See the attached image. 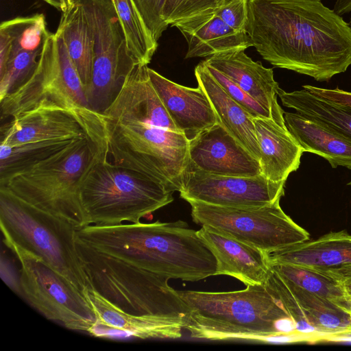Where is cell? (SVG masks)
Returning a JSON list of instances; mask_svg holds the SVG:
<instances>
[{
    "label": "cell",
    "mask_w": 351,
    "mask_h": 351,
    "mask_svg": "<svg viewBox=\"0 0 351 351\" xmlns=\"http://www.w3.org/2000/svg\"><path fill=\"white\" fill-rule=\"evenodd\" d=\"M128 49L137 64L147 65L158 47L132 0H111Z\"/></svg>",
    "instance_id": "30"
},
{
    "label": "cell",
    "mask_w": 351,
    "mask_h": 351,
    "mask_svg": "<svg viewBox=\"0 0 351 351\" xmlns=\"http://www.w3.org/2000/svg\"><path fill=\"white\" fill-rule=\"evenodd\" d=\"M348 184L351 186V181Z\"/></svg>",
    "instance_id": "44"
},
{
    "label": "cell",
    "mask_w": 351,
    "mask_h": 351,
    "mask_svg": "<svg viewBox=\"0 0 351 351\" xmlns=\"http://www.w3.org/2000/svg\"><path fill=\"white\" fill-rule=\"evenodd\" d=\"M93 38V64L85 89L88 107L102 112L138 64L132 58L111 0H80Z\"/></svg>",
    "instance_id": "11"
},
{
    "label": "cell",
    "mask_w": 351,
    "mask_h": 351,
    "mask_svg": "<svg viewBox=\"0 0 351 351\" xmlns=\"http://www.w3.org/2000/svg\"><path fill=\"white\" fill-rule=\"evenodd\" d=\"M1 131V144L7 145L86 138L109 155L104 116L86 107L67 108L41 104L12 117Z\"/></svg>",
    "instance_id": "13"
},
{
    "label": "cell",
    "mask_w": 351,
    "mask_h": 351,
    "mask_svg": "<svg viewBox=\"0 0 351 351\" xmlns=\"http://www.w3.org/2000/svg\"><path fill=\"white\" fill-rule=\"evenodd\" d=\"M82 293L97 318L95 327L90 334L93 336L109 337L124 333L143 339H178L182 337V330L185 328L186 322L182 319L130 315L90 287Z\"/></svg>",
    "instance_id": "17"
},
{
    "label": "cell",
    "mask_w": 351,
    "mask_h": 351,
    "mask_svg": "<svg viewBox=\"0 0 351 351\" xmlns=\"http://www.w3.org/2000/svg\"><path fill=\"white\" fill-rule=\"evenodd\" d=\"M286 181L256 176H226L186 171L180 194L186 202L225 207H259L271 204L285 194Z\"/></svg>",
    "instance_id": "14"
},
{
    "label": "cell",
    "mask_w": 351,
    "mask_h": 351,
    "mask_svg": "<svg viewBox=\"0 0 351 351\" xmlns=\"http://www.w3.org/2000/svg\"><path fill=\"white\" fill-rule=\"evenodd\" d=\"M0 30L5 32L10 37L12 51L42 53L51 35L47 28L43 14L16 17L3 21Z\"/></svg>",
    "instance_id": "31"
},
{
    "label": "cell",
    "mask_w": 351,
    "mask_h": 351,
    "mask_svg": "<svg viewBox=\"0 0 351 351\" xmlns=\"http://www.w3.org/2000/svg\"><path fill=\"white\" fill-rule=\"evenodd\" d=\"M350 314H351V312H350Z\"/></svg>",
    "instance_id": "45"
},
{
    "label": "cell",
    "mask_w": 351,
    "mask_h": 351,
    "mask_svg": "<svg viewBox=\"0 0 351 351\" xmlns=\"http://www.w3.org/2000/svg\"><path fill=\"white\" fill-rule=\"evenodd\" d=\"M195 76L208 98L218 123L259 161L261 152L252 117L226 93L203 61L196 66Z\"/></svg>",
    "instance_id": "23"
},
{
    "label": "cell",
    "mask_w": 351,
    "mask_h": 351,
    "mask_svg": "<svg viewBox=\"0 0 351 351\" xmlns=\"http://www.w3.org/2000/svg\"><path fill=\"white\" fill-rule=\"evenodd\" d=\"M224 0H167L163 18L168 25L187 19L215 13Z\"/></svg>",
    "instance_id": "33"
},
{
    "label": "cell",
    "mask_w": 351,
    "mask_h": 351,
    "mask_svg": "<svg viewBox=\"0 0 351 351\" xmlns=\"http://www.w3.org/2000/svg\"><path fill=\"white\" fill-rule=\"evenodd\" d=\"M0 225L5 243H13L40 258L80 291L90 287L73 223L0 187Z\"/></svg>",
    "instance_id": "8"
},
{
    "label": "cell",
    "mask_w": 351,
    "mask_h": 351,
    "mask_svg": "<svg viewBox=\"0 0 351 351\" xmlns=\"http://www.w3.org/2000/svg\"><path fill=\"white\" fill-rule=\"evenodd\" d=\"M0 104L2 119L12 118L40 104L67 108H89L59 27L47 40L33 73L0 100Z\"/></svg>",
    "instance_id": "10"
},
{
    "label": "cell",
    "mask_w": 351,
    "mask_h": 351,
    "mask_svg": "<svg viewBox=\"0 0 351 351\" xmlns=\"http://www.w3.org/2000/svg\"><path fill=\"white\" fill-rule=\"evenodd\" d=\"M348 23H349L350 26L351 27V17L350 19V21H349Z\"/></svg>",
    "instance_id": "43"
},
{
    "label": "cell",
    "mask_w": 351,
    "mask_h": 351,
    "mask_svg": "<svg viewBox=\"0 0 351 351\" xmlns=\"http://www.w3.org/2000/svg\"><path fill=\"white\" fill-rule=\"evenodd\" d=\"M77 247L90 288L122 311L187 322L189 308L168 278L99 252L77 237Z\"/></svg>",
    "instance_id": "7"
},
{
    "label": "cell",
    "mask_w": 351,
    "mask_h": 351,
    "mask_svg": "<svg viewBox=\"0 0 351 351\" xmlns=\"http://www.w3.org/2000/svg\"><path fill=\"white\" fill-rule=\"evenodd\" d=\"M282 278L298 303L308 322L322 339L351 333L350 313L331 300L306 291Z\"/></svg>",
    "instance_id": "25"
},
{
    "label": "cell",
    "mask_w": 351,
    "mask_h": 351,
    "mask_svg": "<svg viewBox=\"0 0 351 351\" xmlns=\"http://www.w3.org/2000/svg\"><path fill=\"white\" fill-rule=\"evenodd\" d=\"M154 39L158 42L169 26L163 18L167 0H132Z\"/></svg>",
    "instance_id": "35"
},
{
    "label": "cell",
    "mask_w": 351,
    "mask_h": 351,
    "mask_svg": "<svg viewBox=\"0 0 351 351\" xmlns=\"http://www.w3.org/2000/svg\"><path fill=\"white\" fill-rule=\"evenodd\" d=\"M83 243L169 279L197 281L216 276L217 262L198 230L184 221L89 225L77 230Z\"/></svg>",
    "instance_id": "3"
},
{
    "label": "cell",
    "mask_w": 351,
    "mask_h": 351,
    "mask_svg": "<svg viewBox=\"0 0 351 351\" xmlns=\"http://www.w3.org/2000/svg\"><path fill=\"white\" fill-rule=\"evenodd\" d=\"M74 139L45 140L15 145L0 144V181L53 156Z\"/></svg>",
    "instance_id": "28"
},
{
    "label": "cell",
    "mask_w": 351,
    "mask_h": 351,
    "mask_svg": "<svg viewBox=\"0 0 351 351\" xmlns=\"http://www.w3.org/2000/svg\"><path fill=\"white\" fill-rule=\"evenodd\" d=\"M261 152V174L274 182L286 181L300 165L303 154L300 145L287 128L270 118H253Z\"/></svg>",
    "instance_id": "22"
},
{
    "label": "cell",
    "mask_w": 351,
    "mask_h": 351,
    "mask_svg": "<svg viewBox=\"0 0 351 351\" xmlns=\"http://www.w3.org/2000/svg\"><path fill=\"white\" fill-rule=\"evenodd\" d=\"M148 74L176 127L189 141L218 123L210 101L201 87L178 84L149 67Z\"/></svg>",
    "instance_id": "18"
},
{
    "label": "cell",
    "mask_w": 351,
    "mask_h": 351,
    "mask_svg": "<svg viewBox=\"0 0 351 351\" xmlns=\"http://www.w3.org/2000/svg\"><path fill=\"white\" fill-rule=\"evenodd\" d=\"M62 12V0H43Z\"/></svg>",
    "instance_id": "40"
},
{
    "label": "cell",
    "mask_w": 351,
    "mask_h": 351,
    "mask_svg": "<svg viewBox=\"0 0 351 351\" xmlns=\"http://www.w3.org/2000/svg\"><path fill=\"white\" fill-rule=\"evenodd\" d=\"M282 278L298 287L335 302L351 312V299L345 293L343 284L312 269L291 264L270 265Z\"/></svg>",
    "instance_id": "29"
},
{
    "label": "cell",
    "mask_w": 351,
    "mask_h": 351,
    "mask_svg": "<svg viewBox=\"0 0 351 351\" xmlns=\"http://www.w3.org/2000/svg\"><path fill=\"white\" fill-rule=\"evenodd\" d=\"M333 10L339 16L351 12V0H336Z\"/></svg>",
    "instance_id": "38"
},
{
    "label": "cell",
    "mask_w": 351,
    "mask_h": 351,
    "mask_svg": "<svg viewBox=\"0 0 351 351\" xmlns=\"http://www.w3.org/2000/svg\"><path fill=\"white\" fill-rule=\"evenodd\" d=\"M198 233L216 258V275L234 277L246 286L265 285L271 267L265 252L206 226Z\"/></svg>",
    "instance_id": "20"
},
{
    "label": "cell",
    "mask_w": 351,
    "mask_h": 351,
    "mask_svg": "<svg viewBox=\"0 0 351 351\" xmlns=\"http://www.w3.org/2000/svg\"><path fill=\"white\" fill-rule=\"evenodd\" d=\"M233 1V0H224L223 5H225V4H226V3H229V2H230V1Z\"/></svg>",
    "instance_id": "42"
},
{
    "label": "cell",
    "mask_w": 351,
    "mask_h": 351,
    "mask_svg": "<svg viewBox=\"0 0 351 351\" xmlns=\"http://www.w3.org/2000/svg\"><path fill=\"white\" fill-rule=\"evenodd\" d=\"M186 171L226 176L261 174L259 161L219 123L189 141Z\"/></svg>",
    "instance_id": "15"
},
{
    "label": "cell",
    "mask_w": 351,
    "mask_h": 351,
    "mask_svg": "<svg viewBox=\"0 0 351 351\" xmlns=\"http://www.w3.org/2000/svg\"><path fill=\"white\" fill-rule=\"evenodd\" d=\"M343 287L346 294L351 299V280L343 282Z\"/></svg>",
    "instance_id": "41"
},
{
    "label": "cell",
    "mask_w": 351,
    "mask_h": 351,
    "mask_svg": "<svg viewBox=\"0 0 351 351\" xmlns=\"http://www.w3.org/2000/svg\"><path fill=\"white\" fill-rule=\"evenodd\" d=\"M269 265L291 264L326 274L343 283L351 280V234L332 232L313 240L266 254Z\"/></svg>",
    "instance_id": "16"
},
{
    "label": "cell",
    "mask_w": 351,
    "mask_h": 351,
    "mask_svg": "<svg viewBox=\"0 0 351 351\" xmlns=\"http://www.w3.org/2000/svg\"><path fill=\"white\" fill-rule=\"evenodd\" d=\"M247 1L233 0L216 10L215 14L236 31L245 32Z\"/></svg>",
    "instance_id": "36"
},
{
    "label": "cell",
    "mask_w": 351,
    "mask_h": 351,
    "mask_svg": "<svg viewBox=\"0 0 351 351\" xmlns=\"http://www.w3.org/2000/svg\"><path fill=\"white\" fill-rule=\"evenodd\" d=\"M283 106L298 114L318 120L344 136L351 138V109L324 100L302 88L286 92L277 90Z\"/></svg>",
    "instance_id": "27"
},
{
    "label": "cell",
    "mask_w": 351,
    "mask_h": 351,
    "mask_svg": "<svg viewBox=\"0 0 351 351\" xmlns=\"http://www.w3.org/2000/svg\"><path fill=\"white\" fill-rule=\"evenodd\" d=\"M172 191L150 177L99 158L78 191L86 226H113L141 218L173 201Z\"/></svg>",
    "instance_id": "6"
},
{
    "label": "cell",
    "mask_w": 351,
    "mask_h": 351,
    "mask_svg": "<svg viewBox=\"0 0 351 351\" xmlns=\"http://www.w3.org/2000/svg\"><path fill=\"white\" fill-rule=\"evenodd\" d=\"M58 27L85 92L92 77L93 38L80 1L68 12L62 14Z\"/></svg>",
    "instance_id": "26"
},
{
    "label": "cell",
    "mask_w": 351,
    "mask_h": 351,
    "mask_svg": "<svg viewBox=\"0 0 351 351\" xmlns=\"http://www.w3.org/2000/svg\"><path fill=\"white\" fill-rule=\"evenodd\" d=\"M204 62L227 76L269 111L275 122L287 128L285 112L277 101L279 85L274 80L272 69L252 60L243 50L210 56Z\"/></svg>",
    "instance_id": "19"
},
{
    "label": "cell",
    "mask_w": 351,
    "mask_h": 351,
    "mask_svg": "<svg viewBox=\"0 0 351 351\" xmlns=\"http://www.w3.org/2000/svg\"><path fill=\"white\" fill-rule=\"evenodd\" d=\"M102 156L108 154L89 139L75 138L53 156L0 181V187L80 229L86 226L79 200L80 184Z\"/></svg>",
    "instance_id": "5"
},
{
    "label": "cell",
    "mask_w": 351,
    "mask_h": 351,
    "mask_svg": "<svg viewBox=\"0 0 351 351\" xmlns=\"http://www.w3.org/2000/svg\"><path fill=\"white\" fill-rule=\"evenodd\" d=\"M21 265L19 287L35 309L47 319L91 334L95 314L83 293L40 258L13 243H5Z\"/></svg>",
    "instance_id": "12"
},
{
    "label": "cell",
    "mask_w": 351,
    "mask_h": 351,
    "mask_svg": "<svg viewBox=\"0 0 351 351\" xmlns=\"http://www.w3.org/2000/svg\"><path fill=\"white\" fill-rule=\"evenodd\" d=\"M194 222L265 254L310 239L308 232L282 210L280 200L259 207H225L189 202Z\"/></svg>",
    "instance_id": "9"
},
{
    "label": "cell",
    "mask_w": 351,
    "mask_h": 351,
    "mask_svg": "<svg viewBox=\"0 0 351 351\" xmlns=\"http://www.w3.org/2000/svg\"><path fill=\"white\" fill-rule=\"evenodd\" d=\"M245 32L275 67L326 82L351 65V27L321 0H247Z\"/></svg>",
    "instance_id": "1"
},
{
    "label": "cell",
    "mask_w": 351,
    "mask_h": 351,
    "mask_svg": "<svg viewBox=\"0 0 351 351\" xmlns=\"http://www.w3.org/2000/svg\"><path fill=\"white\" fill-rule=\"evenodd\" d=\"M80 0H62V13H66L74 8Z\"/></svg>",
    "instance_id": "39"
},
{
    "label": "cell",
    "mask_w": 351,
    "mask_h": 351,
    "mask_svg": "<svg viewBox=\"0 0 351 351\" xmlns=\"http://www.w3.org/2000/svg\"><path fill=\"white\" fill-rule=\"evenodd\" d=\"M189 308L185 329L192 338L265 342L303 341L280 300L265 285L240 291H178Z\"/></svg>",
    "instance_id": "4"
},
{
    "label": "cell",
    "mask_w": 351,
    "mask_h": 351,
    "mask_svg": "<svg viewBox=\"0 0 351 351\" xmlns=\"http://www.w3.org/2000/svg\"><path fill=\"white\" fill-rule=\"evenodd\" d=\"M42 53L12 51L0 71V100L21 86L33 73Z\"/></svg>",
    "instance_id": "32"
},
{
    "label": "cell",
    "mask_w": 351,
    "mask_h": 351,
    "mask_svg": "<svg viewBox=\"0 0 351 351\" xmlns=\"http://www.w3.org/2000/svg\"><path fill=\"white\" fill-rule=\"evenodd\" d=\"M174 26L187 43L185 58H209L253 47L246 32L234 30L215 13L191 18Z\"/></svg>",
    "instance_id": "21"
},
{
    "label": "cell",
    "mask_w": 351,
    "mask_h": 351,
    "mask_svg": "<svg viewBox=\"0 0 351 351\" xmlns=\"http://www.w3.org/2000/svg\"><path fill=\"white\" fill-rule=\"evenodd\" d=\"M302 88L324 100L351 109V92L339 88L327 89L311 85H304Z\"/></svg>",
    "instance_id": "37"
},
{
    "label": "cell",
    "mask_w": 351,
    "mask_h": 351,
    "mask_svg": "<svg viewBox=\"0 0 351 351\" xmlns=\"http://www.w3.org/2000/svg\"><path fill=\"white\" fill-rule=\"evenodd\" d=\"M285 125L304 152L325 158L332 168L351 170V138L298 112H285Z\"/></svg>",
    "instance_id": "24"
},
{
    "label": "cell",
    "mask_w": 351,
    "mask_h": 351,
    "mask_svg": "<svg viewBox=\"0 0 351 351\" xmlns=\"http://www.w3.org/2000/svg\"><path fill=\"white\" fill-rule=\"evenodd\" d=\"M102 114L112 162L143 173L170 191H180L189 141L153 87L147 65L132 69Z\"/></svg>",
    "instance_id": "2"
},
{
    "label": "cell",
    "mask_w": 351,
    "mask_h": 351,
    "mask_svg": "<svg viewBox=\"0 0 351 351\" xmlns=\"http://www.w3.org/2000/svg\"><path fill=\"white\" fill-rule=\"evenodd\" d=\"M205 65L210 74L223 88L226 93L239 105L245 109L252 117V118L265 117L271 119V115L269 111L265 109L234 82L218 70L207 66L206 64Z\"/></svg>",
    "instance_id": "34"
}]
</instances>
